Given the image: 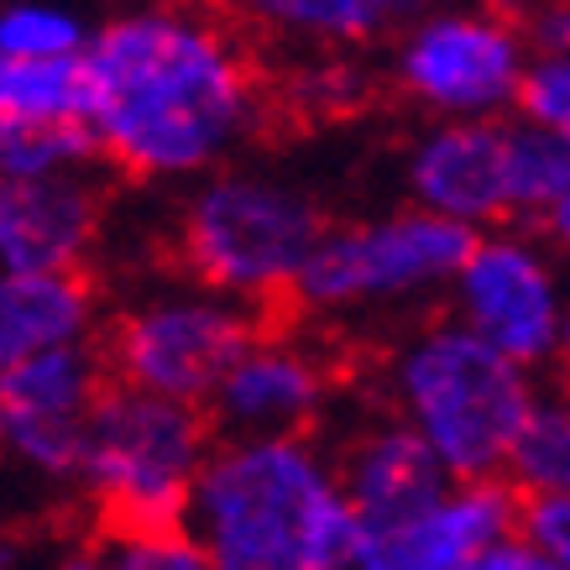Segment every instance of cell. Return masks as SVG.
Segmentation results:
<instances>
[{
  "label": "cell",
  "mask_w": 570,
  "mask_h": 570,
  "mask_svg": "<svg viewBox=\"0 0 570 570\" xmlns=\"http://www.w3.org/2000/svg\"><path fill=\"white\" fill-rule=\"evenodd\" d=\"M85 126L147 184H194L257 137L262 85L242 37L189 0H141L89 27Z\"/></svg>",
  "instance_id": "1"
},
{
  "label": "cell",
  "mask_w": 570,
  "mask_h": 570,
  "mask_svg": "<svg viewBox=\"0 0 570 570\" xmlns=\"http://www.w3.org/2000/svg\"><path fill=\"white\" fill-rule=\"evenodd\" d=\"M341 508L335 466L309 434H225L194 476L184 529L209 570H304Z\"/></svg>",
  "instance_id": "2"
},
{
  "label": "cell",
  "mask_w": 570,
  "mask_h": 570,
  "mask_svg": "<svg viewBox=\"0 0 570 570\" xmlns=\"http://www.w3.org/2000/svg\"><path fill=\"white\" fill-rule=\"evenodd\" d=\"M382 387L387 409L434 450V461L466 482L502 471V450L534 393V377L466 325L430 320L387 351Z\"/></svg>",
  "instance_id": "3"
},
{
  "label": "cell",
  "mask_w": 570,
  "mask_h": 570,
  "mask_svg": "<svg viewBox=\"0 0 570 570\" xmlns=\"http://www.w3.org/2000/svg\"><path fill=\"white\" fill-rule=\"evenodd\" d=\"M325 225V209L304 184L267 168L220 163L194 178L178 209V257L189 277L220 294L242 304H273L294 294Z\"/></svg>",
  "instance_id": "4"
},
{
  "label": "cell",
  "mask_w": 570,
  "mask_h": 570,
  "mask_svg": "<svg viewBox=\"0 0 570 570\" xmlns=\"http://www.w3.org/2000/svg\"><path fill=\"white\" fill-rule=\"evenodd\" d=\"M209 445L215 434H209L205 409L116 382V387H100L85 419L73 482L110 519V529L184 523V502Z\"/></svg>",
  "instance_id": "5"
},
{
  "label": "cell",
  "mask_w": 570,
  "mask_h": 570,
  "mask_svg": "<svg viewBox=\"0 0 570 570\" xmlns=\"http://www.w3.org/2000/svg\"><path fill=\"white\" fill-rule=\"evenodd\" d=\"M476 230L434 209H387L325 225L294 283V298L320 320H377L445 294Z\"/></svg>",
  "instance_id": "6"
},
{
  "label": "cell",
  "mask_w": 570,
  "mask_h": 570,
  "mask_svg": "<svg viewBox=\"0 0 570 570\" xmlns=\"http://www.w3.org/2000/svg\"><path fill=\"white\" fill-rule=\"evenodd\" d=\"M529 32L487 6H424L393 32V85L430 121L513 116Z\"/></svg>",
  "instance_id": "7"
},
{
  "label": "cell",
  "mask_w": 570,
  "mask_h": 570,
  "mask_svg": "<svg viewBox=\"0 0 570 570\" xmlns=\"http://www.w3.org/2000/svg\"><path fill=\"white\" fill-rule=\"evenodd\" d=\"M257 330L262 325L252 304L189 277L174 288L141 294L116 320L110 346H105V366L126 387L205 409L209 393L220 387L225 366L242 356V346Z\"/></svg>",
  "instance_id": "8"
},
{
  "label": "cell",
  "mask_w": 570,
  "mask_h": 570,
  "mask_svg": "<svg viewBox=\"0 0 570 570\" xmlns=\"http://www.w3.org/2000/svg\"><path fill=\"white\" fill-rule=\"evenodd\" d=\"M445 298L455 325H466L476 341L502 351L523 372L554 366L570 320V288L560 257L544 242L502 225H492L487 236L476 230Z\"/></svg>",
  "instance_id": "9"
},
{
  "label": "cell",
  "mask_w": 570,
  "mask_h": 570,
  "mask_svg": "<svg viewBox=\"0 0 570 570\" xmlns=\"http://www.w3.org/2000/svg\"><path fill=\"white\" fill-rule=\"evenodd\" d=\"M105 387V356L63 341L0 372V461L37 482H73L85 419Z\"/></svg>",
  "instance_id": "10"
},
{
  "label": "cell",
  "mask_w": 570,
  "mask_h": 570,
  "mask_svg": "<svg viewBox=\"0 0 570 570\" xmlns=\"http://www.w3.org/2000/svg\"><path fill=\"white\" fill-rule=\"evenodd\" d=\"M335 372L304 335L257 330L209 393V414L225 434H309L330 409Z\"/></svg>",
  "instance_id": "11"
},
{
  "label": "cell",
  "mask_w": 570,
  "mask_h": 570,
  "mask_svg": "<svg viewBox=\"0 0 570 570\" xmlns=\"http://www.w3.org/2000/svg\"><path fill=\"white\" fill-rule=\"evenodd\" d=\"M403 184L419 209L487 230L513 220V178H508V116L487 121H434L403 157Z\"/></svg>",
  "instance_id": "12"
},
{
  "label": "cell",
  "mask_w": 570,
  "mask_h": 570,
  "mask_svg": "<svg viewBox=\"0 0 570 570\" xmlns=\"http://www.w3.org/2000/svg\"><path fill=\"white\" fill-rule=\"evenodd\" d=\"M519 534V492L498 476H450L409 519L377 529L387 570H466L476 554Z\"/></svg>",
  "instance_id": "13"
},
{
  "label": "cell",
  "mask_w": 570,
  "mask_h": 570,
  "mask_svg": "<svg viewBox=\"0 0 570 570\" xmlns=\"http://www.w3.org/2000/svg\"><path fill=\"white\" fill-rule=\"evenodd\" d=\"M100 236V194L89 174H0V273H69Z\"/></svg>",
  "instance_id": "14"
},
{
  "label": "cell",
  "mask_w": 570,
  "mask_h": 570,
  "mask_svg": "<svg viewBox=\"0 0 570 570\" xmlns=\"http://www.w3.org/2000/svg\"><path fill=\"white\" fill-rule=\"evenodd\" d=\"M330 466H335V487H341L346 508L372 529L409 519L419 502H430L450 482V471L434 461V450L397 414H377L356 424Z\"/></svg>",
  "instance_id": "15"
},
{
  "label": "cell",
  "mask_w": 570,
  "mask_h": 570,
  "mask_svg": "<svg viewBox=\"0 0 570 570\" xmlns=\"http://www.w3.org/2000/svg\"><path fill=\"white\" fill-rule=\"evenodd\" d=\"M230 11L283 48L351 52L387 42L424 0H230Z\"/></svg>",
  "instance_id": "16"
},
{
  "label": "cell",
  "mask_w": 570,
  "mask_h": 570,
  "mask_svg": "<svg viewBox=\"0 0 570 570\" xmlns=\"http://www.w3.org/2000/svg\"><path fill=\"white\" fill-rule=\"evenodd\" d=\"M95 335V294L69 273H0V372L42 346L89 341Z\"/></svg>",
  "instance_id": "17"
},
{
  "label": "cell",
  "mask_w": 570,
  "mask_h": 570,
  "mask_svg": "<svg viewBox=\"0 0 570 570\" xmlns=\"http://www.w3.org/2000/svg\"><path fill=\"white\" fill-rule=\"evenodd\" d=\"M508 487L523 498L570 492V393L566 387H534L519 424L502 450Z\"/></svg>",
  "instance_id": "18"
},
{
  "label": "cell",
  "mask_w": 570,
  "mask_h": 570,
  "mask_svg": "<svg viewBox=\"0 0 570 570\" xmlns=\"http://www.w3.org/2000/svg\"><path fill=\"white\" fill-rule=\"evenodd\" d=\"M32 121H85V63L79 58L0 52V126Z\"/></svg>",
  "instance_id": "19"
},
{
  "label": "cell",
  "mask_w": 570,
  "mask_h": 570,
  "mask_svg": "<svg viewBox=\"0 0 570 570\" xmlns=\"http://www.w3.org/2000/svg\"><path fill=\"white\" fill-rule=\"evenodd\" d=\"M508 178H513V220H544L570 189V147L560 131L508 116Z\"/></svg>",
  "instance_id": "20"
},
{
  "label": "cell",
  "mask_w": 570,
  "mask_h": 570,
  "mask_svg": "<svg viewBox=\"0 0 570 570\" xmlns=\"http://www.w3.org/2000/svg\"><path fill=\"white\" fill-rule=\"evenodd\" d=\"M100 157L85 121H32V126H0V174L21 178H63L89 174Z\"/></svg>",
  "instance_id": "21"
},
{
  "label": "cell",
  "mask_w": 570,
  "mask_h": 570,
  "mask_svg": "<svg viewBox=\"0 0 570 570\" xmlns=\"http://www.w3.org/2000/svg\"><path fill=\"white\" fill-rule=\"evenodd\" d=\"M89 21L63 0H6L0 6V52L17 58H79Z\"/></svg>",
  "instance_id": "22"
},
{
  "label": "cell",
  "mask_w": 570,
  "mask_h": 570,
  "mask_svg": "<svg viewBox=\"0 0 570 570\" xmlns=\"http://www.w3.org/2000/svg\"><path fill=\"white\" fill-rule=\"evenodd\" d=\"M95 570H209V560L184 523H126L105 534Z\"/></svg>",
  "instance_id": "23"
},
{
  "label": "cell",
  "mask_w": 570,
  "mask_h": 570,
  "mask_svg": "<svg viewBox=\"0 0 570 570\" xmlns=\"http://www.w3.org/2000/svg\"><path fill=\"white\" fill-rule=\"evenodd\" d=\"M519 110L523 121L550 126L560 131L570 147V48H534L523 63V85H519Z\"/></svg>",
  "instance_id": "24"
},
{
  "label": "cell",
  "mask_w": 570,
  "mask_h": 570,
  "mask_svg": "<svg viewBox=\"0 0 570 570\" xmlns=\"http://www.w3.org/2000/svg\"><path fill=\"white\" fill-rule=\"evenodd\" d=\"M304 570H387L377 529L362 523L351 508H341V513L320 529V539L309 544Z\"/></svg>",
  "instance_id": "25"
},
{
  "label": "cell",
  "mask_w": 570,
  "mask_h": 570,
  "mask_svg": "<svg viewBox=\"0 0 570 570\" xmlns=\"http://www.w3.org/2000/svg\"><path fill=\"white\" fill-rule=\"evenodd\" d=\"M519 534L539 554H550L560 570H570V492L519 502Z\"/></svg>",
  "instance_id": "26"
},
{
  "label": "cell",
  "mask_w": 570,
  "mask_h": 570,
  "mask_svg": "<svg viewBox=\"0 0 570 570\" xmlns=\"http://www.w3.org/2000/svg\"><path fill=\"white\" fill-rule=\"evenodd\" d=\"M298 85L309 89L320 110H335V105H351L356 95H362V73L351 69L346 58H320L314 69H304Z\"/></svg>",
  "instance_id": "27"
},
{
  "label": "cell",
  "mask_w": 570,
  "mask_h": 570,
  "mask_svg": "<svg viewBox=\"0 0 570 570\" xmlns=\"http://www.w3.org/2000/svg\"><path fill=\"white\" fill-rule=\"evenodd\" d=\"M466 570H560V566H554L550 554H539L523 534H513V539H502V544H492L487 554H476Z\"/></svg>",
  "instance_id": "28"
},
{
  "label": "cell",
  "mask_w": 570,
  "mask_h": 570,
  "mask_svg": "<svg viewBox=\"0 0 570 570\" xmlns=\"http://www.w3.org/2000/svg\"><path fill=\"white\" fill-rule=\"evenodd\" d=\"M529 48H570V0H544L529 21Z\"/></svg>",
  "instance_id": "29"
},
{
  "label": "cell",
  "mask_w": 570,
  "mask_h": 570,
  "mask_svg": "<svg viewBox=\"0 0 570 570\" xmlns=\"http://www.w3.org/2000/svg\"><path fill=\"white\" fill-rule=\"evenodd\" d=\"M544 230H550V246H554V252L570 262V189L550 205V215H544Z\"/></svg>",
  "instance_id": "30"
},
{
  "label": "cell",
  "mask_w": 570,
  "mask_h": 570,
  "mask_svg": "<svg viewBox=\"0 0 570 570\" xmlns=\"http://www.w3.org/2000/svg\"><path fill=\"white\" fill-rule=\"evenodd\" d=\"M0 570H48V554H27L17 544H0Z\"/></svg>",
  "instance_id": "31"
},
{
  "label": "cell",
  "mask_w": 570,
  "mask_h": 570,
  "mask_svg": "<svg viewBox=\"0 0 570 570\" xmlns=\"http://www.w3.org/2000/svg\"><path fill=\"white\" fill-rule=\"evenodd\" d=\"M554 366H560V387L570 393V320H566V335H560V351H554Z\"/></svg>",
  "instance_id": "32"
}]
</instances>
